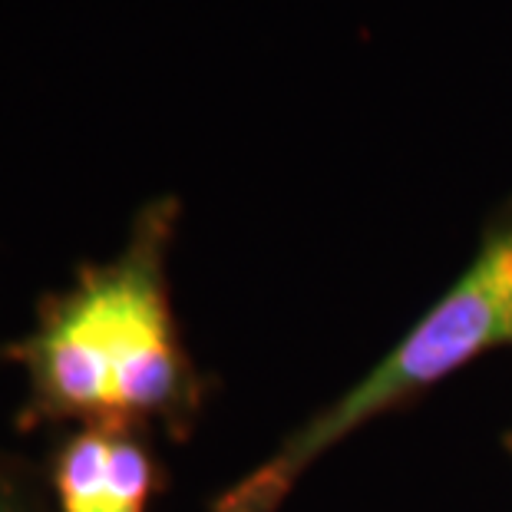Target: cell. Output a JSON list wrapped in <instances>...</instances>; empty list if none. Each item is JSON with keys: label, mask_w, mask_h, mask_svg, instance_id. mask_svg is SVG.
Wrapping results in <instances>:
<instances>
[{"label": "cell", "mask_w": 512, "mask_h": 512, "mask_svg": "<svg viewBox=\"0 0 512 512\" xmlns=\"http://www.w3.org/2000/svg\"><path fill=\"white\" fill-rule=\"evenodd\" d=\"M506 344H512V199L489 219L463 275L390 347L384 361L222 493L212 512H278L298 479L364 423Z\"/></svg>", "instance_id": "cell-2"}, {"label": "cell", "mask_w": 512, "mask_h": 512, "mask_svg": "<svg viewBox=\"0 0 512 512\" xmlns=\"http://www.w3.org/2000/svg\"><path fill=\"white\" fill-rule=\"evenodd\" d=\"M179 219L176 195L149 199L113 258L83 265L40 304L30 331L7 351L24 370V427L182 433L192 423L199 374L179 341L169 294Z\"/></svg>", "instance_id": "cell-1"}, {"label": "cell", "mask_w": 512, "mask_h": 512, "mask_svg": "<svg viewBox=\"0 0 512 512\" xmlns=\"http://www.w3.org/2000/svg\"><path fill=\"white\" fill-rule=\"evenodd\" d=\"M156 460L143 430L76 427L50 460L57 512H146Z\"/></svg>", "instance_id": "cell-3"}, {"label": "cell", "mask_w": 512, "mask_h": 512, "mask_svg": "<svg viewBox=\"0 0 512 512\" xmlns=\"http://www.w3.org/2000/svg\"><path fill=\"white\" fill-rule=\"evenodd\" d=\"M0 512H50L47 493L27 466L0 453Z\"/></svg>", "instance_id": "cell-4"}]
</instances>
